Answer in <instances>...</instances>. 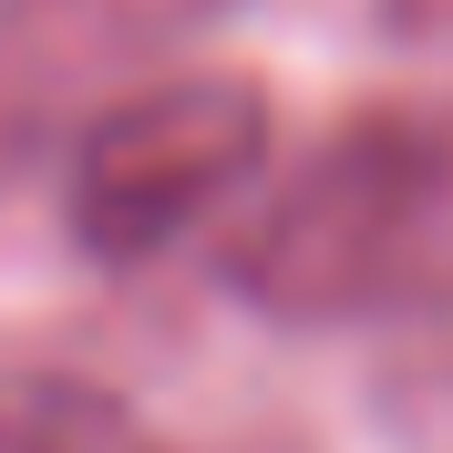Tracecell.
Returning a JSON list of instances; mask_svg holds the SVG:
<instances>
[{
    "instance_id": "cell-1",
    "label": "cell",
    "mask_w": 453,
    "mask_h": 453,
    "mask_svg": "<svg viewBox=\"0 0 453 453\" xmlns=\"http://www.w3.org/2000/svg\"><path fill=\"white\" fill-rule=\"evenodd\" d=\"M226 288L288 330L453 319V93L319 134L226 237Z\"/></svg>"
},
{
    "instance_id": "cell-2",
    "label": "cell",
    "mask_w": 453,
    "mask_h": 453,
    "mask_svg": "<svg viewBox=\"0 0 453 453\" xmlns=\"http://www.w3.org/2000/svg\"><path fill=\"white\" fill-rule=\"evenodd\" d=\"M257 165H268V93L248 73H165L62 155V226L104 268H144L175 237H196L226 196H248Z\"/></svg>"
},
{
    "instance_id": "cell-3",
    "label": "cell",
    "mask_w": 453,
    "mask_h": 453,
    "mask_svg": "<svg viewBox=\"0 0 453 453\" xmlns=\"http://www.w3.org/2000/svg\"><path fill=\"white\" fill-rule=\"evenodd\" d=\"M237 0H0V196L217 31Z\"/></svg>"
},
{
    "instance_id": "cell-4",
    "label": "cell",
    "mask_w": 453,
    "mask_h": 453,
    "mask_svg": "<svg viewBox=\"0 0 453 453\" xmlns=\"http://www.w3.org/2000/svg\"><path fill=\"white\" fill-rule=\"evenodd\" d=\"M0 453H155V433L83 371H0Z\"/></svg>"
},
{
    "instance_id": "cell-5",
    "label": "cell",
    "mask_w": 453,
    "mask_h": 453,
    "mask_svg": "<svg viewBox=\"0 0 453 453\" xmlns=\"http://www.w3.org/2000/svg\"><path fill=\"white\" fill-rule=\"evenodd\" d=\"M381 21L402 42H423V52H453V0H381Z\"/></svg>"
}]
</instances>
